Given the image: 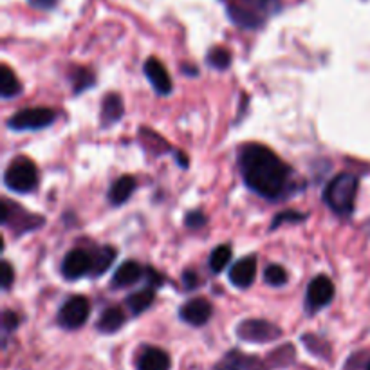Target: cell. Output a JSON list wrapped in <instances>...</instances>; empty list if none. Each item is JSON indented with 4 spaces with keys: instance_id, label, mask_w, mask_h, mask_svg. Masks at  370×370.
Returning <instances> with one entry per match:
<instances>
[{
    "instance_id": "obj_24",
    "label": "cell",
    "mask_w": 370,
    "mask_h": 370,
    "mask_svg": "<svg viewBox=\"0 0 370 370\" xmlns=\"http://www.w3.org/2000/svg\"><path fill=\"white\" fill-rule=\"evenodd\" d=\"M73 82H74V92L80 94L82 90L89 89L94 85L96 78L89 69H76L73 74Z\"/></svg>"
},
{
    "instance_id": "obj_15",
    "label": "cell",
    "mask_w": 370,
    "mask_h": 370,
    "mask_svg": "<svg viewBox=\"0 0 370 370\" xmlns=\"http://www.w3.org/2000/svg\"><path fill=\"white\" fill-rule=\"evenodd\" d=\"M144 275V269L141 268L137 262L129 260L123 262L120 268L116 269V273L112 277V287H129L139 282Z\"/></svg>"
},
{
    "instance_id": "obj_16",
    "label": "cell",
    "mask_w": 370,
    "mask_h": 370,
    "mask_svg": "<svg viewBox=\"0 0 370 370\" xmlns=\"http://www.w3.org/2000/svg\"><path fill=\"white\" fill-rule=\"evenodd\" d=\"M125 322L127 314L123 312V309L112 305V307H107L105 311L102 312V316L97 319L96 329L102 332V334H114V332H117L125 325Z\"/></svg>"
},
{
    "instance_id": "obj_20",
    "label": "cell",
    "mask_w": 370,
    "mask_h": 370,
    "mask_svg": "<svg viewBox=\"0 0 370 370\" xmlns=\"http://www.w3.org/2000/svg\"><path fill=\"white\" fill-rule=\"evenodd\" d=\"M20 92H22V85H20L16 74L4 63L0 67V94L4 100H11V97L18 96Z\"/></svg>"
},
{
    "instance_id": "obj_6",
    "label": "cell",
    "mask_w": 370,
    "mask_h": 370,
    "mask_svg": "<svg viewBox=\"0 0 370 370\" xmlns=\"http://www.w3.org/2000/svg\"><path fill=\"white\" fill-rule=\"evenodd\" d=\"M89 298H85L82 295H74L63 302V305L58 311V316H56V322H58L60 327L67 329V331H74V329H80L82 325H85V322L89 319Z\"/></svg>"
},
{
    "instance_id": "obj_5",
    "label": "cell",
    "mask_w": 370,
    "mask_h": 370,
    "mask_svg": "<svg viewBox=\"0 0 370 370\" xmlns=\"http://www.w3.org/2000/svg\"><path fill=\"white\" fill-rule=\"evenodd\" d=\"M56 121V112L46 107H33V109H22L13 114L8 120V127L16 132L22 130H40L53 125Z\"/></svg>"
},
{
    "instance_id": "obj_27",
    "label": "cell",
    "mask_w": 370,
    "mask_h": 370,
    "mask_svg": "<svg viewBox=\"0 0 370 370\" xmlns=\"http://www.w3.org/2000/svg\"><path fill=\"white\" fill-rule=\"evenodd\" d=\"M18 324H20V318L16 312L4 311V314H2V329H4V334L15 331V329L18 327Z\"/></svg>"
},
{
    "instance_id": "obj_4",
    "label": "cell",
    "mask_w": 370,
    "mask_h": 370,
    "mask_svg": "<svg viewBox=\"0 0 370 370\" xmlns=\"http://www.w3.org/2000/svg\"><path fill=\"white\" fill-rule=\"evenodd\" d=\"M6 186L16 194H29L38 184V171L36 164L29 157L18 156L8 164L4 171Z\"/></svg>"
},
{
    "instance_id": "obj_22",
    "label": "cell",
    "mask_w": 370,
    "mask_h": 370,
    "mask_svg": "<svg viewBox=\"0 0 370 370\" xmlns=\"http://www.w3.org/2000/svg\"><path fill=\"white\" fill-rule=\"evenodd\" d=\"M231 260V248L230 245H217L210 255V269L213 273H221Z\"/></svg>"
},
{
    "instance_id": "obj_11",
    "label": "cell",
    "mask_w": 370,
    "mask_h": 370,
    "mask_svg": "<svg viewBox=\"0 0 370 370\" xmlns=\"http://www.w3.org/2000/svg\"><path fill=\"white\" fill-rule=\"evenodd\" d=\"M271 365L262 361L258 356L242 354L240 351L233 349V351L226 352L224 358L213 366V370H269Z\"/></svg>"
},
{
    "instance_id": "obj_10",
    "label": "cell",
    "mask_w": 370,
    "mask_h": 370,
    "mask_svg": "<svg viewBox=\"0 0 370 370\" xmlns=\"http://www.w3.org/2000/svg\"><path fill=\"white\" fill-rule=\"evenodd\" d=\"M211 314H213V305L206 300V298H191L186 304L181 305L179 318L184 324L194 325V327H203L210 322Z\"/></svg>"
},
{
    "instance_id": "obj_32",
    "label": "cell",
    "mask_w": 370,
    "mask_h": 370,
    "mask_svg": "<svg viewBox=\"0 0 370 370\" xmlns=\"http://www.w3.org/2000/svg\"><path fill=\"white\" fill-rule=\"evenodd\" d=\"M366 370H370V361H369V363H366Z\"/></svg>"
},
{
    "instance_id": "obj_31",
    "label": "cell",
    "mask_w": 370,
    "mask_h": 370,
    "mask_svg": "<svg viewBox=\"0 0 370 370\" xmlns=\"http://www.w3.org/2000/svg\"><path fill=\"white\" fill-rule=\"evenodd\" d=\"M56 2H58V0H29V4H31L33 8L38 9H51L55 8Z\"/></svg>"
},
{
    "instance_id": "obj_7",
    "label": "cell",
    "mask_w": 370,
    "mask_h": 370,
    "mask_svg": "<svg viewBox=\"0 0 370 370\" xmlns=\"http://www.w3.org/2000/svg\"><path fill=\"white\" fill-rule=\"evenodd\" d=\"M235 332L245 343H271L282 336V329L268 319H244Z\"/></svg>"
},
{
    "instance_id": "obj_2",
    "label": "cell",
    "mask_w": 370,
    "mask_h": 370,
    "mask_svg": "<svg viewBox=\"0 0 370 370\" xmlns=\"http://www.w3.org/2000/svg\"><path fill=\"white\" fill-rule=\"evenodd\" d=\"M358 183V177L354 174H349V171H343V174L332 177L324 190L325 204L339 217H349L354 211Z\"/></svg>"
},
{
    "instance_id": "obj_17",
    "label": "cell",
    "mask_w": 370,
    "mask_h": 370,
    "mask_svg": "<svg viewBox=\"0 0 370 370\" xmlns=\"http://www.w3.org/2000/svg\"><path fill=\"white\" fill-rule=\"evenodd\" d=\"M136 190V177L132 176H123L117 181H114V184L109 190V201L114 206H121L130 199V195Z\"/></svg>"
},
{
    "instance_id": "obj_18",
    "label": "cell",
    "mask_w": 370,
    "mask_h": 370,
    "mask_svg": "<svg viewBox=\"0 0 370 370\" xmlns=\"http://www.w3.org/2000/svg\"><path fill=\"white\" fill-rule=\"evenodd\" d=\"M123 112H125V107H123V100L120 94H107L102 105V125L105 129L114 125L123 117Z\"/></svg>"
},
{
    "instance_id": "obj_30",
    "label": "cell",
    "mask_w": 370,
    "mask_h": 370,
    "mask_svg": "<svg viewBox=\"0 0 370 370\" xmlns=\"http://www.w3.org/2000/svg\"><path fill=\"white\" fill-rule=\"evenodd\" d=\"M183 282L186 289H195L199 285V278H197V275H195L194 271H186V273L183 275Z\"/></svg>"
},
{
    "instance_id": "obj_1",
    "label": "cell",
    "mask_w": 370,
    "mask_h": 370,
    "mask_svg": "<svg viewBox=\"0 0 370 370\" xmlns=\"http://www.w3.org/2000/svg\"><path fill=\"white\" fill-rule=\"evenodd\" d=\"M238 166L245 186L264 199L278 201L289 191L291 168L264 144H242L238 148Z\"/></svg>"
},
{
    "instance_id": "obj_23",
    "label": "cell",
    "mask_w": 370,
    "mask_h": 370,
    "mask_svg": "<svg viewBox=\"0 0 370 370\" xmlns=\"http://www.w3.org/2000/svg\"><path fill=\"white\" fill-rule=\"evenodd\" d=\"M206 62L210 63L213 69L224 70V69H228V67H230L231 55L226 51V49H224V47H213V49H210V51H208Z\"/></svg>"
},
{
    "instance_id": "obj_14",
    "label": "cell",
    "mask_w": 370,
    "mask_h": 370,
    "mask_svg": "<svg viewBox=\"0 0 370 370\" xmlns=\"http://www.w3.org/2000/svg\"><path fill=\"white\" fill-rule=\"evenodd\" d=\"M257 277V258L245 257L235 262L230 269V282L238 289L250 287Z\"/></svg>"
},
{
    "instance_id": "obj_26",
    "label": "cell",
    "mask_w": 370,
    "mask_h": 370,
    "mask_svg": "<svg viewBox=\"0 0 370 370\" xmlns=\"http://www.w3.org/2000/svg\"><path fill=\"white\" fill-rule=\"evenodd\" d=\"M305 217H307V215L298 213V211H292V210L282 211V213H278L277 217L273 218V222H271V230H277L282 222H302V221H305Z\"/></svg>"
},
{
    "instance_id": "obj_25",
    "label": "cell",
    "mask_w": 370,
    "mask_h": 370,
    "mask_svg": "<svg viewBox=\"0 0 370 370\" xmlns=\"http://www.w3.org/2000/svg\"><path fill=\"white\" fill-rule=\"evenodd\" d=\"M264 280L268 282L269 285H284L287 282V271H285L282 265L278 264H271L265 268L264 271Z\"/></svg>"
},
{
    "instance_id": "obj_13",
    "label": "cell",
    "mask_w": 370,
    "mask_h": 370,
    "mask_svg": "<svg viewBox=\"0 0 370 370\" xmlns=\"http://www.w3.org/2000/svg\"><path fill=\"white\" fill-rule=\"evenodd\" d=\"M171 359L159 347H144L136 358V370H170Z\"/></svg>"
},
{
    "instance_id": "obj_3",
    "label": "cell",
    "mask_w": 370,
    "mask_h": 370,
    "mask_svg": "<svg viewBox=\"0 0 370 370\" xmlns=\"http://www.w3.org/2000/svg\"><path fill=\"white\" fill-rule=\"evenodd\" d=\"M278 9V0H235L233 4L228 6V15L240 28L257 29Z\"/></svg>"
},
{
    "instance_id": "obj_28",
    "label": "cell",
    "mask_w": 370,
    "mask_h": 370,
    "mask_svg": "<svg viewBox=\"0 0 370 370\" xmlns=\"http://www.w3.org/2000/svg\"><path fill=\"white\" fill-rule=\"evenodd\" d=\"M184 224H186L190 230H199V228H203L204 224H206V217H204L201 211H190V213L186 215V218H184Z\"/></svg>"
},
{
    "instance_id": "obj_9",
    "label": "cell",
    "mask_w": 370,
    "mask_h": 370,
    "mask_svg": "<svg viewBox=\"0 0 370 370\" xmlns=\"http://www.w3.org/2000/svg\"><path fill=\"white\" fill-rule=\"evenodd\" d=\"M94 269V257L89 251L76 248L69 251L62 262V275L67 280H78Z\"/></svg>"
},
{
    "instance_id": "obj_19",
    "label": "cell",
    "mask_w": 370,
    "mask_h": 370,
    "mask_svg": "<svg viewBox=\"0 0 370 370\" xmlns=\"http://www.w3.org/2000/svg\"><path fill=\"white\" fill-rule=\"evenodd\" d=\"M154 298H156L154 287H144L141 291H136L127 296V307L130 309L134 316H139L141 312H144L154 304Z\"/></svg>"
},
{
    "instance_id": "obj_29",
    "label": "cell",
    "mask_w": 370,
    "mask_h": 370,
    "mask_svg": "<svg viewBox=\"0 0 370 370\" xmlns=\"http://www.w3.org/2000/svg\"><path fill=\"white\" fill-rule=\"evenodd\" d=\"M13 280H15V273H13V268L8 260L2 262V289L11 287Z\"/></svg>"
},
{
    "instance_id": "obj_21",
    "label": "cell",
    "mask_w": 370,
    "mask_h": 370,
    "mask_svg": "<svg viewBox=\"0 0 370 370\" xmlns=\"http://www.w3.org/2000/svg\"><path fill=\"white\" fill-rule=\"evenodd\" d=\"M92 257H94L92 273L97 277V275H103L107 269L110 268V264H112L114 258H116V251H114V248H110V245H103V248H100V250L96 251V255H92Z\"/></svg>"
},
{
    "instance_id": "obj_8",
    "label": "cell",
    "mask_w": 370,
    "mask_h": 370,
    "mask_svg": "<svg viewBox=\"0 0 370 370\" xmlns=\"http://www.w3.org/2000/svg\"><path fill=\"white\" fill-rule=\"evenodd\" d=\"M332 298H334V284L325 275H318L307 285L305 307H307L309 312H316L319 309L327 307L332 302Z\"/></svg>"
},
{
    "instance_id": "obj_12",
    "label": "cell",
    "mask_w": 370,
    "mask_h": 370,
    "mask_svg": "<svg viewBox=\"0 0 370 370\" xmlns=\"http://www.w3.org/2000/svg\"><path fill=\"white\" fill-rule=\"evenodd\" d=\"M144 74H147L148 82L152 83L154 90L157 94H161V96H168L171 92V89H174L166 67L157 58H148L144 62Z\"/></svg>"
}]
</instances>
